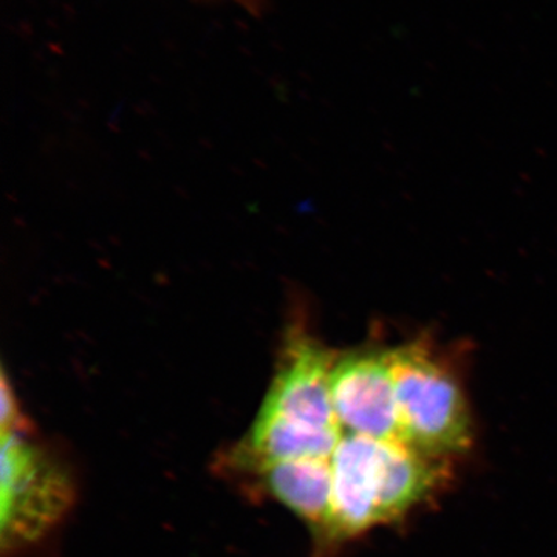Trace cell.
I'll return each mask as SVG.
<instances>
[{
  "label": "cell",
  "instance_id": "6da1fadb",
  "mask_svg": "<svg viewBox=\"0 0 557 557\" xmlns=\"http://www.w3.org/2000/svg\"><path fill=\"white\" fill-rule=\"evenodd\" d=\"M388 358L397 392L399 440L438 460L467 453L472 421L456 373L421 341L392 348Z\"/></svg>",
  "mask_w": 557,
  "mask_h": 557
},
{
  "label": "cell",
  "instance_id": "7a4b0ae2",
  "mask_svg": "<svg viewBox=\"0 0 557 557\" xmlns=\"http://www.w3.org/2000/svg\"><path fill=\"white\" fill-rule=\"evenodd\" d=\"M3 552L35 544L67 516L75 500L70 474L50 450L25 432H2Z\"/></svg>",
  "mask_w": 557,
  "mask_h": 557
},
{
  "label": "cell",
  "instance_id": "3957f363",
  "mask_svg": "<svg viewBox=\"0 0 557 557\" xmlns=\"http://www.w3.org/2000/svg\"><path fill=\"white\" fill-rule=\"evenodd\" d=\"M338 354L300 321L285 332L276 372L258 417L296 426L343 431L332 401V372Z\"/></svg>",
  "mask_w": 557,
  "mask_h": 557
},
{
  "label": "cell",
  "instance_id": "277c9868",
  "mask_svg": "<svg viewBox=\"0 0 557 557\" xmlns=\"http://www.w3.org/2000/svg\"><path fill=\"white\" fill-rule=\"evenodd\" d=\"M332 401L344 434L399 440L397 392L388 350L359 348L338 355Z\"/></svg>",
  "mask_w": 557,
  "mask_h": 557
},
{
  "label": "cell",
  "instance_id": "5b68a950",
  "mask_svg": "<svg viewBox=\"0 0 557 557\" xmlns=\"http://www.w3.org/2000/svg\"><path fill=\"white\" fill-rule=\"evenodd\" d=\"M380 440L344 434L332 465V494L324 539L346 541L380 525Z\"/></svg>",
  "mask_w": 557,
  "mask_h": 557
},
{
  "label": "cell",
  "instance_id": "8992f818",
  "mask_svg": "<svg viewBox=\"0 0 557 557\" xmlns=\"http://www.w3.org/2000/svg\"><path fill=\"white\" fill-rule=\"evenodd\" d=\"M236 468V467H234ZM258 475L269 496L284 505L324 537L332 494V465L324 458L239 465Z\"/></svg>",
  "mask_w": 557,
  "mask_h": 557
},
{
  "label": "cell",
  "instance_id": "52a82bcc",
  "mask_svg": "<svg viewBox=\"0 0 557 557\" xmlns=\"http://www.w3.org/2000/svg\"><path fill=\"white\" fill-rule=\"evenodd\" d=\"M445 460L424 456L401 440L381 442L380 523L397 520L431 496L445 479Z\"/></svg>",
  "mask_w": 557,
  "mask_h": 557
},
{
  "label": "cell",
  "instance_id": "ba28073f",
  "mask_svg": "<svg viewBox=\"0 0 557 557\" xmlns=\"http://www.w3.org/2000/svg\"><path fill=\"white\" fill-rule=\"evenodd\" d=\"M2 432H25V418L5 372L2 375Z\"/></svg>",
  "mask_w": 557,
  "mask_h": 557
}]
</instances>
